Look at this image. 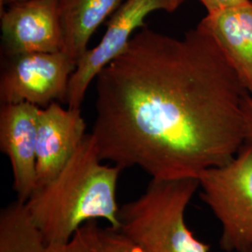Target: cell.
<instances>
[{
    "mask_svg": "<svg viewBox=\"0 0 252 252\" xmlns=\"http://www.w3.org/2000/svg\"><path fill=\"white\" fill-rule=\"evenodd\" d=\"M199 25L213 39L252 95V2L207 13Z\"/></svg>",
    "mask_w": 252,
    "mask_h": 252,
    "instance_id": "10",
    "label": "cell"
},
{
    "mask_svg": "<svg viewBox=\"0 0 252 252\" xmlns=\"http://www.w3.org/2000/svg\"><path fill=\"white\" fill-rule=\"evenodd\" d=\"M19 1H25V0H5V1H4V7H5L6 5H9V4H11V3L19 2ZM3 11H4V10H3Z\"/></svg>",
    "mask_w": 252,
    "mask_h": 252,
    "instance_id": "16",
    "label": "cell"
},
{
    "mask_svg": "<svg viewBox=\"0 0 252 252\" xmlns=\"http://www.w3.org/2000/svg\"><path fill=\"white\" fill-rule=\"evenodd\" d=\"M246 130H247V140H249L252 145V97L249 108L247 111V119H246Z\"/></svg>",
    "mask_w": 252,
    "mask_h": 252,
    "instance_id": "15",
    "label": "cell"
},
{
    "mask_svg": "<svg viewBox=\"0 0 252 252\" xmlns=\"http://www.w3.org/2000/svg\"><path fill=\"white\" fill-rule=\"evenodd\" d=\"M0 252H93L89 221L63 244L47 243L27 212L15 201L0 214Z\"/></svg>",
    "mask_w": 252,
    "mask_h": 252,
    "instance_id": "11",
    "label": "cell"
},
{
    "mask_svg": "<svg viewBox=\"0 0 252 252\" xmlns=\"http://www.w3.org/2000/svg\"><path fill=\"white\" fill-rule=\"evenodd\" d=\"M38 107L3 104L0 109V149L9 157L17 201L26 203L36 187V126Z\"/></svg>",
    "mask_w": 252,
    "mask_h": 252,
    "instance_id": "9",
    "label": "cell"
},
{
    "mask_svg": "<svg viewBox=\"0 0 252 252\" xmlns=\"http://www.w3.org/2000/svg\"><path fill=\"white\" fill-rule=\"evenodd\" d=\"M4 51L9 57L63 52L58 0H25L9 4L1 14Z\"/></svg>",
    "mask_w": 252,
    "mask_h": 252,
    "instance_id": "7",
    "label": "cell"
},
{
    "mask_svg": "<svg viewBox=\"0 0 252 252\" xmlns=\"http://www.w3.org/2000/svg\"><path fill=\"white\" fill-rule=\"evenodd\" d=\"M126 0H58L63 52L77 63L101 24Z\"/></svg>",
    "mask_w": 252,
    "mask_h": 252,
    "instance_id": "12",
    "label": "cell"
},
{
    "mask_svg": "<svg viewBox=\"0 0 252 252\" xmlns=\"http://www.w3.org/2000/svg\"><path fill=\"white\" fill-rule=\"evenodd\" d=\"M101 162L94 136L85 135L62 171L25 203L45 242L67 243L81 226L95 219L120 229L116 194L123 169Z\"/></svg>",
    "mask_w": 252,
    "mask_h": 252,
    "instance_id": "2",
    "label": "cell"
},
{
    "mask_svg": "<svg viewBox=\"0 0 252 252\" xmlns=\"http://www.w3.org/2000/svg\"><path fill=\"white\" fill-rule=\"evenodd\" d=\"M184 0H126L108 23L99 42L88 49L77 63L69 81L65 103L70 108H81L92 81L110 62L122 54L136 30L145 26V19L154 11L173 12Z\"/></svg>",
    "mask_w": 252,
    "mask_h": 252,
    "instance_id": "6",
    "label": "cell"
},
{
    "mask_svg": "<svg viewBox=\"0 0 252 252\" xmlns=\"http://www.w3.org/2000/svg\"><path fill=\"white\" fill-rule=\"evenodd\" d=\"M201 198L221 224L220 247L226 252H252V145L232 161L202 172Z\"/></svg>",
    "mask_w": 252,
    "mask_h": 252,
    "instance_id": "4",
    "label": "cell"
},
{
    "mask_svg": "<svg viewBox=\"0 0 252 252\" xmlns=\"http://www.w3.org/2000/svg\"><path fill=\"white\" fill-rule=\"evenodd\" d=\"M95 80L91 135L101 160L122 169L198 179L247 141L252 95L200 25L183 37L143 27Z\"/></svg>",
    "mask_w": 252,
    "mask_h": 252,
    "instance_id": "1",
    "label": "cell"
},
{
    "mask_svg": "<svg viewBox=\"0 0 252 252\" xmlns=\"http://www.w3.org/2000/svg\"><path fill=\"white\" fill-rule=\"evenodd\" d=\"M77 63L64 52L10 57L1 75V104L29 103L46 108L54 102H65Z\"/></svg>",
    "mask_w": 252,
    "mask_h": 252,
    "instance_id": "5",
    "label": "cell"
},
{
    "mask_svg": "<svg viewBox=\"0 0 252 252\" xmlns=\"http://www.w3.org/2000/svg\"><path fill=\"white\" fill-rule=\"evenodd\" d=\"M81 108H63L58 102L40 108L36 126V187L62 171L85 137ZM35 191V190H34Z\"/></svg>",
    "mask_w": 252,
    "mask_h": 252,
    "instance_id": "8",
    "label": "cell"
},
{
    "mask_svg": "<svg viewBox=\"0 0 252 252\" xmlns=\"http://www.w3.org/2000/svg\"><path fill=\"white\" fill-rule=\"evenodd\" d=\"M251 1H252V0H251Z\"/></svg>",
    "mask_w": 252,
    "mask_h": 252,
    "instance_id": "18",
    "label": "cell"
},
{
    "mask_svg": "<svg viewBox=\"0 0 252 252\" xmlns=\"http://www.w3.org/2000/svg\"><path fill=\"white\" fill-rule=\"evenodd\" d=\"M93 252H146L131 238L111 226L102 228L89 221Z\"/></svg>",
    "mask_w": 252,
    "mask_h": 252,
    "instance_id": "13",
    "label": "cell"
},
{
    "mask_svg": "<svg viewBox=\"0 0 252 252\" xmlns=\"http://www.w3.org/2000/svg\"><path fill=\"white\" fill-rule=\"evenodd\" d=\"M4 1L5 0H0V14L3 12L4 10Z\"/></svg>",
    "mask_w": 252,
    "mask_h": 252,
    "instance_id": "17",
    "label": "cell"
},
{
    "mask_svg": "<svg viewBox=\"0 0 252 252\" xmlns=\"http://www.w3.org/2000/svg\"><path fill=\"white\" fill-rule=\"evenodd\" d=\"M249 1L251 0H200V2L207 9V13L216 12L220 9L230 8Z\"/></svg>",
    "mask_w": 252,
    "mask_h": 252,
    "instance_id": "14",
    "label": "cell"
},
{
    "mask_svg": "<svg viewBox=\"0 0 252 252\" xmlns=\"http://www.w3.org/2000/svg\"><path fill=\"white\" fill-rule=\"evenodd\" d=\"M198 179L154 180L144 193L119 210L120 231L146 252H209L185 222Z\"/></svg>",
    "mask_w": 252,
    "mask_h": 252,
    "instance_id": "3",
    "label": "cell"
}]
</instances>
